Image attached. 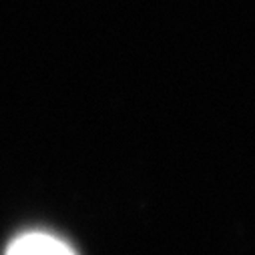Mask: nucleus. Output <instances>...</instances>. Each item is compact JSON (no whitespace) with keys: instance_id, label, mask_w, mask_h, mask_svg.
I'll use <instances>...</instances> for the list:
<instances>
[{"instance_id":"obj_1","label":"nucleus","mask_w":255,"mask_h":255,"mask_svg":"<svg viewBox=\"0 0 255 255\" xmlns=\"http://www.w3.org/2000/svg\"><path fill=\"white\" fill-rule=\"evenodd\" d=\"M6 255H75V251L54 235L32 231L16 237Z\"/></svg>"}]
</instances>
